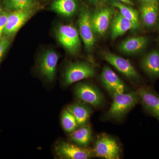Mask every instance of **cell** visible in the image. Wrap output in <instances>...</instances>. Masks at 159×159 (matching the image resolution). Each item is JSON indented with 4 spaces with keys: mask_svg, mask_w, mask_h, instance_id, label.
Wrapping results in <instances>:
<instances>
[{
    "mask_svg": "<svg viewBox=\"0 0 159 159\" xmlns=\"http://www.w3.org/2000/svg\"><path fill=\"white\" fill-rule=\"evenodd\" d=\"M141 1L144 3H148L152 2H156V1H158V0H141Z\"/></svg>",
    "mask_w": 159,
    "mask_h": 159,
    "instance_id": "obj_27",
    "label": "cell"
},
{
    "mask_svg": "<svg viewBox=\"0 0 159 159\" xmlns=\"http://www.w3.org/2000/svg\"><path fill=\"white\" fill-rule=\"evenodd\" d=\"M91 14L87 9H83L78 19L79 34L86 49L89 52L93 48L96 39L91 20Z\"/></svg>",
    "mask_w": 159,
    "mask_h": 159,
    "instance_id": "obj_9",
    "label": "cell"
},
{
    "mask_svg": "<svg viewBox=\"0 0 159 159\" xmlns=\"http://www.w3.org/2000/svg\"><path fill=\"white\" fill-rule=\"evenodd\" d=\"M35 8L9 12L3 36L12 40L20 29L34 15L36 11Z\"/></svg>",
    "mask_w": 159,
    "mask_h": 159,
    "instance_id": "obj_5",
    "label": "cell"
},
{
    "mask_svg": "<svg viewBox=\"0 0 159 159\" xmlns=\"http://www.w3.org/2000/svg\"><path fill=\"white\" fill-rule=\"evenodd\" d=\"M77 120V127L87 125L92 114V110L87 105L81 102H77L69 105L67 108Z\"/></svg>",
    "mask_w": 159,
    "mask_h": 159,
    "instance_id": "obj_16",
    "label": "cell"
},
{
    "mask_svg": "<svg viewBox=\"0 0 159 159\" xmlns=\"http://www.w3.org/2000/svg\"><path fill=\"white\" fill-rule=\"evenodd\" d=\"M92 1L94 2H98V1H99V0H92Z\"/></svg>",
    "mask_w": 159,
    "mask_h": 159,
    "instance_id": "obj_29",
    "label": "cell"
},
{
    "mask_svg": "<svg viewBox=\"0 0 159 159\" xmlns=\"http://www.w3.org/2000/svg\"><path fill=\"white\" fill-rule=\"evenodd\" d=\"M112 16V11L109 8L100 9L91 14V23L95 33L101 35L105 34L110 25Z\"/></svg>",
    "mask_w": 159,
    "mask_h": 159,
    "instance_id": "obj_13",
    "label": "cell"
},
{
    "mask_svg": "<svg viewBox=\"0 0 159 159\" xmlns=\"http://www.w3.org/2000/svg\"><path fill=\"white\" fill-rule=\"evenodd\" d=\"M55 150L57 156L61 159H88L93 155V151L87 147L63 141L57 143Z\"/></svg>",
    "mask_w": 159,
    "mask_h": 159,
    "instance_id": "obj_7",
    "label": "cell"
},
{
    "mask_svg": "<svg viewBox=\"0 0 159 159\" xmlns=\"http://www.w3.org/2000/svg\"><path fill=\"white\" fill-rule=\"evenodd\" d=\"M12 40L2 36L0 39V65L11 45Z\"/></svg>",
    "mask_w": 159,
    "mask_h": 159,
    "instance_id": "obj_24",
    "label": "cell"
},
{
    "mask_svg": "<svg viewBox=\"0 0 159 159\" xmlns=\"http://www.w3.org/2000/svg\"><path fill=\"white\" fill-rule=\"evenodd\" d=\"M61 125L66 132L72 133L77 127V120L67 109L63 111L61 116Z\"/></svg>",
    "mask_w": 159,
    "mask_h": 159,
    "instance_id": "obj_23",
    "label": "cell"
},
{
    "mask_svg": "<svg viewBox=\"0 0 159 159\" xmlns=\"http://www.w3.org/2000/svg\"><path fill=\"white\" fill-rule=\"evenodd\" d=\"M74 93L77 99L95 107L101 106L104 102L103 95L95 86L89 83H80L75 86Z\"/></svg>",
    "mask_w": 159,
    "mask_h": 159,
    "instance_id": "obj_6",
    "label": "cell"
},
{
    "mask_svg": "<svg viewBox=\"0 0 159 159\" xmlns=\"http://www.w3.org/2000/svg\"><path fill=\"white\" fill-rule=\"evenodd\" d=\"M57 40L71 54H76L80 47L79 34L77 29L71 25L58 26L55 31Z\"/></svg>",
    "mask_w": 159,
    "mask_h": 159,
    "instance_id": "obj_4",
    "label": "cell"
},
{
    "mask_svg": "<svg viewBox=\"0 0 159 159\" xmlns=\"http://www.w3.org/2000/svg\"><path fill=\"white\" fill-rule=\"evenodd\" d=\"M102 57L129 79L134 82H139L140 80L139 74L128 60L109 52L104 53Z\"/></svg>",
    "mask_w": 159,
    "mask_h": 159,
    "instance_id": "obj_8",
    "label": "cell"
},
{
    "mask_svg": "<svg viewBox=\"0 0 159 159\" xmlns=\"http://www.w3.org/2000/svg\"><path fill=\"white\" fill-rule=\"evenodd\" d=\"M77 8L76 0H55L51 5L53 11L66 17L74 15Z\"/></svg>",
    "mask_w": 159,
    "mask_h": 159,
    "instance_id": "obj_20",
    "label": "cell"
},
{
    "mask_svg": "<svg viewBox=\"0 0 159 159\" xmlns=\"http://www.w3.org/2000/svg\"><path fill=\"white\" fill-rule=\"evenodd\" d=\"M3 8L10 11L26 10L35 8V0H2Z\"/></svg>",
    "mask_w": 159,
    "mask_h": 159,
    "instance_id": "obj_21",
    "label": "cell"
},
{
    "mask_svg": "<svg viewBox=\"0 0 159 159\" xmlns=\"http://www.w3.org/2000/svg\"><path fill=\"white\" fill-rule=\"evenodd\" d=\"M58 59V54L53 50L45 51L40 56L38 61L40 74L49 81L52 82L55 79Z\"/></svg>",
    "mask_w": 159,
    "mask_h": 159,
    "instance_id": "obj_10",
    "label": "cell"
},
{
    "mask_svg": "<svg viewBox=\"0 0 159 159\" xmlns=\"http://www.w3.org/2000/svg\"><path fill=\"white\" fill-rule=\"evenodd\" d=\"M71 140L76 145L88 147L92 139V132L88 124L78 127L71 133Z\"/></svg>",
    "mask_w": 159,
    "mask_h": 159,
    "instance_id": "obj_19",
    "label": "cell"
},
{
    "mask_svg": "<svg viewBox=\"0 0 159 159\" xmlns=\"http://www.w3.org/2000/svg\"><path fill=\"white\" fill-rule=\"evenodd\" d=\"M159 12L158 1L143 3L140 9V12L144 25L148 27L154 25L157 21Z\"/></svg>",
    "mask_w": 159,
    "mask_h": 159,
    "instance_id": "obj_15",
    "label": "cell"
},
{
    "mask_svg": "<svg viewBox=\"0 0 159 159\" xmlns=\"http://www.w3.org/2000/svg\"><path fill=\"white\" fill-rule=\"evenodd\" d=\"M113 6L119 9L120 14L133 23L135 29L139 28L140 26L139 13L137 10L117 1L113 3Z\"/></svg>",
    "mask_w": 159,
    "mask_h": 159,
    "instance_id": "obj_22",
    "label": "cell"
},
{
    "mask_svg": "<svg viewBox=\"0 0 159 159\" xmlns=\"http://www.w3.org/2000/svg\"><path fill=\"white\" fill-rule=\"evenodd\" d=\"M117 2H120L123 4H125V5H132L133 3L132 2L131 0H116Z\"/></svg>",
    "mask_w": 159,
    "mask_h": 159,
    "instance_id": "obj_26",
    "label": "cell"
},
{
    "mask_svg": "<svg viewBox=\"0 0 159 159\" xmlns=\"http://www.w3.org/2000/svg\"><path fill=\"white\" fill-rule=\"evenodd\" d=\"M93 155L97 157L105 159H118L121 149L116 139L107 134L99 136L95 142Z\"/></svg>",
    "mask_w": 159,
    "mask_h": 159,
    "instance_id": "obj_3",
    "label": "cell"
},
{
    "mask_svg": "<svg viewBox=\"0 0 159 159\" xmlns=\"http://www.w3.org/2000/svg\"><path fill=\"white\" fill-rule=\"evenodd\" d=\"M96 74L95 68L90 64L85 62L72 63L64 71L63 83L66 86L71 85L82 80L93 77Z\"/></svg>",
    "mask_w": 159,
    "mask_h": 159,
    "instance_id": "obj_2",
    "label": "cell"
},
{
    "mask_svg": "<svg viewBox=\"0 0 159 159\" xmlns=\"http://www.w3.org/2000/svg\"><path fill=\"white\" fill-rule=\"evenodd\" d=\"M100 79L106 90L112 97L114 94L126 93V85L121 78L108 66L103 67Z\"/></svg>",
    "mask_w": 159,
    "mask_h": 159,
    "instance_id": "obj_11",
    "label": "cell"
},
{
    "mask_svg": "<svg viewBox=\"0 0 159 159\" xmlns=\"http://www.w3.org/2000/svg\"><path fill=\"white\" fill-rule=\"evenodd\" d=\"M142 66L150 77H159V51L154 50L146 54L142 59Z\"/></svg>",
    "mask_w": 159,
    "mask_h": 159,
    "instance_id": "obj_18",
    "label": "cell"
},
{
    "mask_svg": "<svg viewBox=\"0 0 159 159\" xmlns=\"http://www.w3.org/2000/svg\"><path fill=\"white\" fill-rule=\"evenodd\" d=\"M9 12L4 10L0 13V39L3 36V33L7 20H8Z\"/></svg>",
    "mask_w": 159,
    "mask_h": 159,
    "instance_id": "obj_25",
    "label": "cell"
},
{
    "mask_svg": "<svg viewBox=\"0 0 159 159\" xmlns=\"http://www.w3.org/2000/svg\"><path fill=\"white\" fill-rule=\"evenodd\" d=\"M137 92L145 110L159 120V94L147 86L141 87Z\"/></svg>",
    "mask_w": 159,
    "mask_h": 159,
    "instance_id": "obj_12",
    "label": "cell"
},
{
    "mask_svg": "<svg viewBox=\"0 0 159 159\" xmlns=\"http://www.w3.org/2000/svg\"><path fill=\"white\" fill-rule=\"evenodd\" d=\"M148 43V38L144 36L131 37L121 43L119 50L124 54L130 55L136 54L145 48Z\"/></svg>",
    "mask_w": 159,
    "mask_h": 159,
    "instance_id": "obj_14",
    "label": "cell"
},
{
    "mask_svg": "<svg viewBox=\"0 0 159 159\" xmlns=\"http://www.w3.org/2000/svg\"><path fill=\"white\" fill-rule=\"evenodd\" d=\"M113 102L106 114L107 119L119 121L140 101L137 91L114 94Z\"/></svg>",
    "mask_w": 159,
    "mask_h": 159,
    "instance_id": "obj_1",
    "label": "cell"
},
{
    "mask_svg": "<svg viewBox=\"0 0 159 159\" xmlns=\"http://www.w3.org/2000/svg\"><path fill=\"white\" fill-rule=\"evenodd\" d=\"M131 29L135 30L133 23L119 12L115 16L112 21L111 36L113 39H116Z\"/></svg>",
    "mask_w": 159,
    "mask_h": 159,
    "instance_id": "obj_17",
    "label": "cell"
},
{
    "mask_svg": "<svg viewBox=\"0 0 159 159\" xmlns=\"http://www.w3.org/2000/svg\"><path fill=\"white\" fill-rule=\"evenodd\" d=\"M4 10H5V9H4V8H3L2 4H0V13L3 11H4Z\"/></svg>",
    "mask_w": 159,
    "mask_h": 159,
    "instance_id": "obj_28",
    "label": "cell"
}]
</instances>
